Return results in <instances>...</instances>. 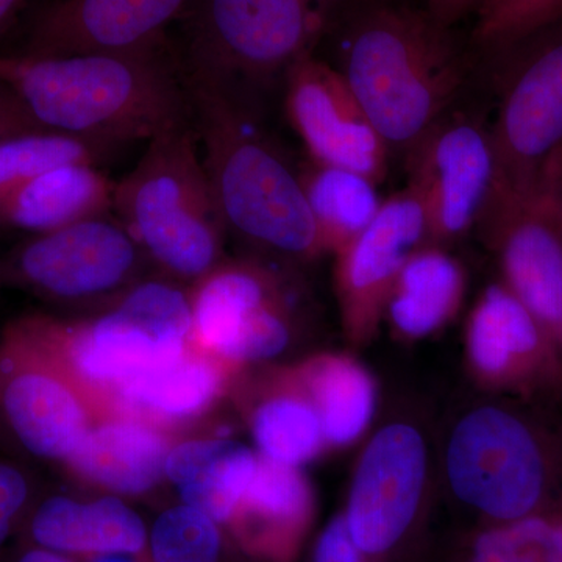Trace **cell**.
Segmentation results:
<instances>
[{
  "label": "cell",
  "mask_w": 562,
  "mask_h": 562,
  "mask_svg": "<svg viewBox=\"0 0 562 562\" xmlns=\"http://www.w3.org/2000/svg\"><path fill=\"white\" fill-rule=\"evenodd\" d=\"M0 414L27 452L63 461L105 417L52 349L36 316L10 324L0 341Z\"/></svg>",
  "instance_id": "8"
},
{
  "label": "cell",
  "mask_w": 562,
  "mask_h": 562,
  "mask_svg": "<svg viewBox=\"0 0 562 562\" xmlns=\"http://www.w3.org/2000/svg\"><path fill=\"white\" fill-rule=\"evenodd\" d=\"M469 562H562V524L541 514L498 524L476 538Z\"/></svg>",
  "instance_id": "30"
},
{
  "label": "cell",
  "mask_w": 562,
  "mask_h": 562,
  "mask_svg": "<svg viewBox=\"0 0 562 562\" xmlns=\"http://www.w3.org/2000/svg\"><path fill=\"white\" fill-rule=\"evenodd\" d=\"M113 213L177 279L198 281L220 265L225 228L191 120L149 140L135 169L114 183Z\"/></svg>",
  "instance_id": "5"
},
{
  "label": "cell",
  "mask_w": 562,
  "mask_h": 562,
  "mask_svg": "<svg viewBox=\"0 0 562 562\" xmlns=\"http://www.w3.org/2000/svg\"><path fill=\"white\" fill-rule=\"evenodd\" d=\"M191 341L231 362L280 353L290 341L280 283L254 262H220L191 292Z\"/></svg>",
  "instance_id": "11"
},
{
  "label": "cell",
  "mask_w": 562,
  "mask_h": 562,
  "mask_svg": "<svg viewBox=\"0 0 562 562\" xmlns=\"http://www.w3.org/2000/svg\"><path fill=\"white\" fill-rule=\"evenodd\" d=\"M562 18V0H483L475 13L473 44L491 54Z\"/></svg>",
  "instance_id": "31"
},
{
  "label": "cell",
  "mask_w": 562,
  "mask_h": 562,
  "mask_svg": "<svg viewBox=\"0 0 562 562\" xmlns=\"http://www.w3.org/2000/svg\"><path fill=\"white\" fill-rule=\"evenodd\" d=\"M187 90L203 168L225 232L292 258L327 250L299 168L262 131L261 117L203 88L187 85Z\"/></svg>",
  "instance_id": "3"
},
{
  "label": "cell",
  "mask_w": 562,
  "mask_h": 562,
  "mask_svg": "<svg viewBox=\"0 0 562 562\" xmlns=\"http://www.w3.org/2000/svg\"><path fill=\"white\" fill-rule=\"evenodd\" d=\"M447 475L462 503L497 524L539 516L553 483L552 457L530 420L483 406L457 425Z\"/></svg>",
  "instance_id": "7"
},
{
  "label": "cell",
  "mask_w": 562,
  "mask_h": 562,
  "mask_svg": "<svg viewBox=\"0 0 562 562\" xmlns=\"http://www.w3.org/2000/svg\"><path fill=\"white\" fill-rule=\"evenodd\" d=\"M483 0H425V10L442 22L447 27H454L458 22L475 16Z\"/></svg>",
  "instance_id": "35"
},
{
  "label": "cell",
  "mask_w": 562,
  "mask_h": 562,
  "mask_svg": "<svg viewBox=\"0 0 562 562\" xmlns=\"http://www.w3.org/2000/svg\"><path fill=\"white\" fill-rule=\"evenodd\" d=\"M25 2L27 0H0V31L16 16Z\"/></svg>",
  "instance_id": "38"
},
{
  "label": "cell",
  "mask_w": 562,
  "mask_h": 562,
  "mask_svg": "<svg viewBox=\"0 0 562 562\" xmlns=\"http://www.w3.org/2000/svg\"><path fill=\"white\" fill-rule=\"evenodd\" d=\"M0 283H5V276H3V261H0Z\"/></svg>",
  "instance_id": "41"
},
{
  "label": "cell",
  "mask_w": 562,
  "mask_h": 562,
  "mask_svg": "<svg viewBox=\"0 0 562 562\" xmlns=\"http://www.w3.org/2000/svg\"><path fill=\"white\" fill-rule=\"evenodd\" d=\"M305 382L319 413L325 439L338 446L355 441L368 427L375 408L371 376L357 362L325 358L306 369Z\"/></svg>",
  "instance_id": "26"
},
{
  "label": "cell",
  "mask_w": 562,
  "mask_h": 562,
  "mask_svg": "<svg viewBox=\"0 0 562 562\" xmlns=\"http://www.w3.org/2000/svg\"><path fill=\"white\" fill-rule=\"evenodd\" d=\"M427 475V450L416 428L384 427L366 447L351 483L344 522L366 557L390 552L412 527Z\"/></svg>",
  "instance_id": "14"
},
{
  "label": "cell",
  "mask_w": 562,
  "mask_h": 562,
  "mask_svg": "<svg viewBox=\"0 0 562 562\" xmlns=\"http://www.w3.org/2000/svg\"><path fill=\"white\" fill-rule=\"evenodd\" d=\"M87 562H140L139 557L131 554H105V557L90 558Z\"/></svg>",
  "instance_id": "39"
},
{
  "label": "cell",
  "mask_w": 562,
  "mask_h": 562,
  "mask_svg": "<svg viewBox=\"0 0 562 562\" xmlns=\"http://www.w3.org/2000/svg\"><path fill=\"white\" fill-rule=\"evenodd\" d=\"M169 452L160 427L114 414L95 422L66 462L85 482L136 495L160 482Z\"/></svg>",
  "instance_id": "19"
},
{
  "label": "cell",
  "mask_w": 562,
  "mask_h": 562,
  "mask_svg": "<svg viewBox=\"0 0 562 562\" xmlns=\"http://www.w3.org/2000/svg\"><path fill=\"white\" fill-rule=\"evenodd\" d=\"M138 243L111 213L35 235L3 261L5 283L54 301H83L125 286L138 271Z\"/></svg>",
  "instance_id": "10"
},
{
  "label": "cell",
  "mask_w": 562,
  "mask_h": 562,
  "mask_svg": "<svg viewBox=\"0 0 562 562\" xmlns=\"http://www.w3.org/2000/svg\"><path fill=\"white\" fill-rule=\"evenodd\" d=\"M486 57L497 99L491 136L498 184L538 194L562 146V18Z\"/></svg>",
  "instance_id": "6"
},
{
  "label": "cell",
  "mask_w": 562,
  "mask_h": 562,
  "mask_svg": "<svg viewBox=\"0 0 562 562\" xmlns=\"http://www.w3.org/2000/svg\"><path fill=\"white\" fill-rule=\"evenodd\" d=\"M312 514V490L299 469L262 457L227 528L247 553L288 562L297 552Z\"/></svg>",
  "instance_id": "17"
},
{
  "label": "cell",
  "mask_w": 562,
  "mask_h": 562,
  "mask_svg": "<svg viewBox=\"0 0 562 562\" xmlns=\"http://www.w3.org/2000/svg\"><path fill=\"white\" fill-rule=\"evenodd\" d=\"M146 550V562H221V527L183 503L155 520Z\"/></svg>",
  "instance_id": "29"
},
{
  "label": "cell",
  "mask_w": 562,
  "mask_h": 562,
  "mask_svg": "<svg viewBox=\"0 0 562 562\" xmlns=\"http://www.w3.org/2000/svg\"><path fill=\"white\" fill-rule=\"evenodd\" d=\"M314 562H366V554L351 541L344 517L327 525L314 549Z\"/></svg>",
  "instance_id": "34"
},
{
  "label": "cell",
  "mask_w": 562,
  "mask_h": 562,
  "mask_svg": "<svg viewBox=\"0 0 562 562\" xmlns=\"http://www.w3.org/2000/svg\"><path fill=\"white\" fill-rule=\"evenodd\" d=\"M284 111L310 160L386 179L391 154L341 74L316 54L295 63L283 80Z\"/></svg>",
  "instance_id": "12"
},
{
  "label": "cell",
  "mask_w": 562,
  "mask_h": 562,
  "mask_svg": "<svg viewBox=\"0 0 562 562\" xmlns=\"http://www.w3.org/2000/svg\"><path fill=\"white\" fill-rule=\"evenodd\" d=\"M342 2H349V0H342Z\"/></svg>",
  "instance_id": "42"
},
{
  "label": "cell",
  "mask_w": 562,
  "mask_h": 562,
  "mask_svg": "<svg viewBox=\"0 0 562 562\" xmlns=\"http://www.w3.org/2000/svg\"><path fill=\"white\" fill-rule=\"evenodd\" d=\"M32 487L18 465L0 461V547L31 513Z\"/></svg>",
  "instance_id": "32"
},
{
  "label": "cell",
  "mask_w": 562,
  "mask_h": 562,
  "mask_svg": "<svg viewBox=\"0 0 562 562\" xmlns=\"http://www.w3.org/2000/svg\"><path fill=\"white\" fill-rule=\"evenodd\" d=\"M479 227L497 250L503 284L558 347L562 313V224L541 195L497 184Z\"/></svg>",
  "instance_id": "13"
},
{
  "label": "cell",
  "mask_w": 562,
  "mask_h": 562,
  "mask_svg": "<svg viewBox=\"0 0 562 562\" xmlns=\"http://www.w3.org/2000/svg\"><path fill=\"white\" fill-rule=\"evenodd\" d=\"M342 0H191L181 47L184 83L221 95L261 117L272 88L316 54Z\"/></svg>",
  "instance_id": "4"
},
{
  "label": "cell",
  "mask_w": 562,
  "mask_h": 562,
  "mask_svg": "<svg viewBox=\"0 0 562 562\" xmlns=\"http://www.w3.org/2000/svg\"><path fill=\"white\" fill-rule=\"evenodd\" d=\"M25 527L31 546L74 560L105 554L140 558L149 539V531L138 514L111 497L92 502L47 498L29 513Z\"/></svg>",
  "instance_id": "18"
},
{
  "label": "cell",
  "mask_w": 562,
  "mask_h": 562,
  "mask_svg": "<svg viewBox=\"0 0 562 562\" xmlns=\"http://www.w3.org/2000/svg\"><path fill=\"white\" fill-rule=\"evenodd\" d=\"M333 68L341 74L391 157L408 161L468 81L453 29L402 0H349L333 14Z\"/></svg>",
  "instance_id": "1"
},
{
  "label": "cell",
  "mask_w": 562,
  "mask_h": 562,
  "mask_svg": "<svg viewBox=\"0 0 562 562\" xmlns=\"http://www.w3.org/2000/svg\"><path fill=\"white\" fill-rule=\"evenodd\" d=\"M0 81L52 132L125 147L191 120L172 47L68 57L0 55Z\"/></svg>",
  "instance_id": "2"
},
{
  "label": "cell",
  "mask_w": 562,
  "mask_h": 562,
  "mask_svg": "<svg viewBox=\"0 0 562 562\" xmlns=\"http://www.w3.org/2000/svg\"><path fill=\"white\" fill-rule=\"evenodd\" d=\"M114 181L98 165L40 173L0 201V227L44 235L113 211Z\"/></svg>",
  "instance_id": "21"
},
{
  "label": "cell",
  "mask_w": 562,
  "mask_h": 562,
  "mask_svg": "<svg viewBox=\"0 0 562 562\" xmlns=\"http://www.w3.org/2000/svg\"><path fill=\"white\" fill-rule=\"evenodd\" d=\"M257 464L258 458L241 443L201 439L173 447L165 475L179 487L184 505L227 527L249 490Z\"/></svg>",
  "instance_id": "22"
},
{
  "label": "cell",
  "mask_w": 562,
  "mask_h": 562,
  "mask_svg": "<svg viewBox=\"0 0 562 562\" xmlns=\"http://www.w3.org/2000/svg\"><path fill=\"white\" fill-rule=\"evenodd\" d=\"M16 562H77L74 558L66 554L50 552V550L41 549V547L29 546L24 552H21Z\"/></svg>",
  "instance_id": "37"
},
{
  "label": "cell",
  "mask_w": 562,
  "mask_h": 562,
  "mask_svg": "<svg viewBox=\"0 0 562 562\" xmlns=\"http://www.w3.org/2000/svg\"><path fill=\"white\" fill-rule=\"evenodd\" d=\"M299 173L327 250L342 249L382 209L379 183L361 173L312 160L303 162Z\"/></svg>",
  "instance_id": "25"
},
{
  "label": "cell",
  "mask_w": 562,
  "mask_h": 562,
  "mask_svg": "<svg viewBox=\"0 0 562 562\" xmlns=\"http://www.w3.org/2000/svg\"><path fill=\"white\" fill-rule=\"evenodd\" d=\"M543 349H558L530 310L505 284L483 292L469 324V351L483 375H508L538 361Z\"/></svg>",
  "instance_id": "23"
},
{
  "label": "cell",
  "mask_w": 562,
  "mask_h": 562,
  "mask_svg": "<svg viewBox=\"0 0 562 562\" xmlns=\"http://www.w3.org/2000/svg\"><path fill=\"white\" fill-rule=\"evenodd\" d=\"M538 194L562 224V146L547 165Z\"/></svg>",
  "instance_id": "36"
},
{
  "label": "cell",
  "mask_w": 562,
  "mask_h": 562,
  "mask_svg": "<svg viewBox=\"0 0 562 562\" xmlns=\"http://www.w3.org/2000/svg\"><path fill=\"white\" fill-rule=\"evenodd\" d=\"M122 149L110 140L80 138L60 132H36L0 143V201L40 173L72 165H101Z\"/></svg>",
  "instance_id": "27"
},
{
  "label": "cell",
  "mask_w": 562,
  "mask_h": 562,
  "mask_svg": "<svg viewBox=\"0 0 562 562\" xmlns=\"http://www.w3.org/2000/svg\"><path fill=\"white\" fill-rule=\"evenodd\" d=\"M46 131L47 128L32 116L20 95L0 81V143L29 133Z\"/></svg>",
  "instance_id": "33"
},
{
  "label": "cell",
  "mask_w": 562,
  "mask_h": 562,
  "mask_svg": "<svg viewBox=\"0 0 562 562\" xmlns=\"http://www.w3.org/2000/svg\"><path fill=\"white\" fill-rule=\"evenodd\" d=\"M427 211L430 243L461 238L482 221L498 183L491 124L450 111L406 161Z\"/></svg>",
  "instance_id": "9"
},
{
  "label": "cell",
  "mask_w": 562,
  "mask_h": 562,
  "mask_svg": "<svg viewBox=\"0 0 562 562\" xmlns=\"http://www.w3.org/2000/svg\"><path fill=\"white\" fill-rule=\"evenodd\" d=\"M464 273L457 260L438 247L425 246L405 262L386 305L394 327L422 338L438 330L458 308Z\"/></svg>",
  "instance_id": "24"
},
{
  "label": "cell",
  "mask_w": 562,
  "mask_h": 562,
  "mask_svg": "<svg viewBox=\"0 0 562 562\" xmlns=\"http://www.w3.org/2000/svg\"><path fill=\"white\" fill-rule=\"evenodd\" d=\"M430 243L427 211L412 187L383 202L371 224L338 250V290L351 328L379 316L409 257Z\"/></svg>",
  "instance_id": "16"
},
{
  "label": "cell",
  "mask_w": 562,
  "mask_h": 562,
  "mask_svg": "<svg viewBox=\"0 0 562 562\" xmlns=\"http://www.w3.org/2000/svg\"><path fill=\"white\" fill-rule=\"evenodd\" d=\"M558 349L562 350V313H561V322H560V333H558Z\"/></svg>",
  "instance_id": "40"
},
{
  "label": "cell",
  "mask_w": 562,
  "mask_h": 562,
  "mask_svg": "<svg viewBox=\"0 0 562 562\" xmlns=\"http://www.w3.org/2000/svg\"><path fill=\"white\" fill-rule=\"evenodd\" d=\"M228 362L188 344L179 357L122 384L111 414L136 417L157 427L191 419L220 397Z\"/></svg>",
  "instance_id": "20"
},
{
  "label": "cell",
  "mask_w": 562,
  "mask_h": 562,
  "mask_svg": "<svg viewBox=\"0 0 562 562\" xmlns=\"http://www.w3.org/2000/svg\"><path fill=\"white\" fill-rule=\"evenodd\" d=\"M191 0H52L32 22L22 57L131 54L168 46Z\"/></svg>",
  "instance_id": "15"
},
{
  "label": "cell",
  "mask_w": 562,
  "mask_h": 562,
  "mask_svg": "<svg viewBox=\"0 0 562 562\" xmlns=\"http://www.w3.org/2000/svg\"><path fill=\"white\" fill-rule=\"evenodd\" d=\"M251 431L262 457L294 468L313 460L325 441L316 406L294 392L262 402L251 417Z\"/></svg>",
  "instance_id": "28"
}]
</instances>
